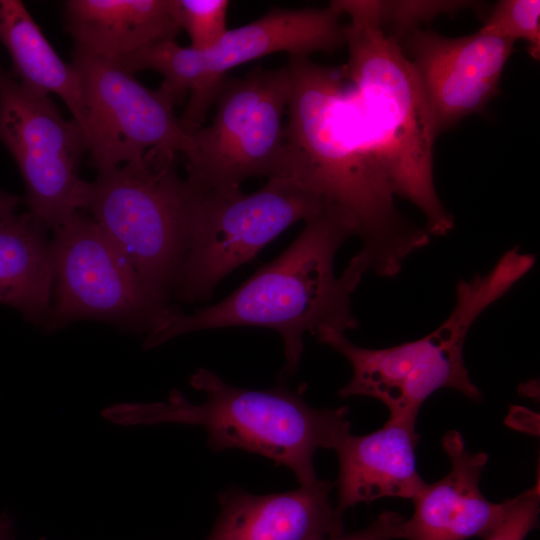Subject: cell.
I'll use <instances>...</instances> for the list:
<instances>
[{
  "label": "cell",
  "mask_w": 540,
  "mask_h": 540,
  "mask_svg": "<svg viewBox=\"0 0 540 540\" xmlns=\"http://www.w3.org/2000/svg\"><path fill=\"white\" fill-rule=\"evenodd\" d=\"M284 150L277 176L336 208L362 242L369 270L396 276L430 234L402 215L376 150L356 116L343 67L290 57Z\"/></svg>",
  "instance_id": "6da1fadb"
},
{
  "label": "cell",
  "mask_w": 540,
  "mask_h": 540,
  "mask_svg": "<svg viewBox=\"0 0 540 540\" xmlns=\"http://www.w3.org/2000/svg\"><path fill=\"white\" fill-rule=\"evenodd\" d=\"M351 235L354 232L345 217L323 203L277 258L216 304L189 314L173 308L147 334L144 347L150 349L201 330L269 328L282 338V376L293 375L302 357L306 333L316 335L323 329L345 333L359 326L352 311V295L369 267L356 253L341 275L334 272L337 251Z\"/></svg>",
  "instance_id": "7a4b0ae2"
},
{
  "label": "cell",
  "mask_w": 540,
  "mask_h": 540,
  "mask_svg": "<svg viewBox=\"0 0 540 540\" xmlns=\"http://www.w3.org/2000/svg\"><path fill=\"white\" fill-rule=\"evenodd\" d=\"M190 385L205 394L204 402L193 404L173 390L164 403H122L117 420L124 426H201L213 450L237 448L268 457L290 469L301 486L319 481L313 464L316 450L334 449L350 433L347 407L313 408L301 390L235 387L204 368L191 376Z\"/></svg>",
  "instance_id": "3957f363"
},
{
  "label": "cell",
  "mask_w": 540,
  "mask_h": 540,
  "mask_svg": "<svg viewBox=\"0 0 540 540\" xmlns=\"http://www.w3.org/2000/svg\"><path fill=\"white\" fill-rule=\"evenodd\" d=\"M349 59L343 66L358 121L384 167L396 196L414 204L430 235L454 226L436 192V138L417 75L398 40L372 22L343 26Z\"/></svg>",
  "instance_id": "277c9868"
},
{
  "label": "cell",
  "mask_w": 540,
  "mask_h": 540,
  "mask_svg": "<svg viewBox=\"0 0 540 540\" xmlns=\"http://www.w3.org/2000/svg\"><path fill=\"white\" fill-rule=\"evenodd\" d=\"M533 254L519 247L505 252L486 274L456 285L455 306L433 332L397 346L371 349L351 343L344 333L323 329L317 339L342 354L350 363L352 377L339 390L342 398L367 396L380 400L390 417L416 421L424 401L442 388L454 389L472 401L480 390L464 363L466 336L475 320L507 293L534 266Z\"/></svg>",
  "instance_id": "5b68a950"
},
{
  "label": "cell",
  "mask_w": 540,
  "mask_h": 540,
  "mask_svg": "<svg viewBox=\"0 0 540 540\" xmlns=\"http://www.w3.org/2000/svg\"><path fill=\"white\" fill-rule=\"evenodd\" d=\"M175 155L151 149L139 161L98 173L95 181H82L77 202L164 303L176 286L200 197L179 176Z\"/></svg>",
  "instance_id": "8992f818"
},
{
  "label": "cell",
  "mask_w": 540,
  "mask_h": 540,
  "mask_svg": "<svg viewBox=\"0 0 540 540\" xmlns=\"http://www.w3.org/2000/svg\"><path fill=\"white\" fill-rule=\"evenodd\" d=\"M323 201L296 183L270 177L257 191H200L186 256L174 288L178 300L207 301L218 283L252 260L285 229L316 215Z\"/></svg>",
  "instance_id": "52a82bcc"
},
{
  "label": "cell",
  "mask_w": 540,
  "mask_h": 540,
  "mask_svg": "<svg viewBox=\"0 0 540 540\" xmlns=\"http://www.w3.org/2000/svg\"><path fill=\"white\" fill-rule=\"evenodd\" d=\"M289 96L286 66L225 81L211 124L190 132L186 180L199 191H225L251 177L277 176Z\"/></svg>",
  "instance_id": "ba28073f"
},
{
  "label": "cell",
  "mask_w": 540,
  "mask_h": 540,
  "mask_svg": "<svg viewBox=\"0 0 540 540\" xmlns=\"http://www.w3.org/2000/svg\"><path fill=\"white\" fill-rule=\"evenodd\" d=\"M53 231L57 285L47 330L98 319L148 334L173 308L148 291L125 255L87 215L76 211Z\"/></svg>",
  "instance_id": "9c48e42d"
},
{
  "label": "cell",
  "mask_w": 540,
  "mask_h": 540,
  "mask_svg": "<svg viewBox=\"0 0 540 540\" xmlns=\"http://www.w3.org/2000/svg\"><path fill=\"white\" fill-rule=\"evenodd\" d=\"M82 84L87 150L98 173L139 161L151 149L185 156L191 133L159 88L150 90L120 63L75 49Z\"/></svg>",
  "instance_id": "30bf717a"
},
{
  "label": "cell",
  "mask_w": 540,
  "mask_h": 540,
  "mask_svg": "<svg viewBox=\"0 0 540 540\" xmlns=\"http://www.w3.org/2000/svg\"><path fill=\"white\" fill-rule=\"evenodd\" d=\"M0 142L26 186L29 213L55 229L77 209L87 151L82 128L62 117L48 95L35 92L0 69Z\"/></svg>",
  "instance_id": "8fae6325"
},
{
  "label": "cell",
  "mask_w": 540,
  "mask_h": 540,
  "mask_svg": "<svg viewBox=\"0 0 540 540\" xmlns=\"http://www.w3.org/2000/svg\"><path fill=\"white\" fill-rule=\"evenodd\" d=\"M398 43L410 56L436 136L486 107L514 51L513 42L480 31L450 38L417 28Z\"/></svg>",
  "instance_id": "7c38bea8"
},
{
  "label": "cell",
  "mask_w": 540,
  "mask_h": 540,
  "mask_svg": "<svg viewBox=\"0 0 540 540\" xmlns=\"http://www.w3.org/2000/svg\"><path fill=\"white\" fill-rule=\"evenodd\" d=\"M450 460L449 473L425 483L412 499L413 515L399 526L398 538L407 540H466L485 538L503 521L509 500L494 503L480 491L481 474L488 462L484 452L466 449L461 434L451 430L442 438Z\"/></svg>",
  "instance_id": "4fadbf2b"
},
{
  "label": "cell",
  "mask_w": 540,
  "mask_h": 540,
  "mask_svg": "<svg viewBox=\"0 0 540 540\" xmlns=\"http://www.w3.org/2000/svg\"><path fill=\"white\" fill-rule=\"evenodd\" d=\"M330 482L284 493L255 495L228 489L206 540H323L343 534V514L332 506Z\"/></svg>",
  "instance_id": "5bb4252c"
},
{
  "label": "cell",
  "mask_w": 540,
  "mask_h": 540,
  "mask_svg": "<svg viewBox=\"0 0 540 540\" xmlns=\"http://www.w3.org/2000/svg\"><path fill=\"white\" fill-rule=\"evenodd\" d=\"M415 426L416 421L389 418L372 433H348L338 442V512L383 497H415L425 484L416 467Z\"/></svg>",
  "instance_id": "9a60e30c"
},
{
  "label": "cell",
  "mask_w": 540,
  "mask_h": 540,
  "mask_svg": "<svg viewBox=\"0 0 540 540\" xmlns=\"http://www.w3.org/2000/svg\"><path fill=\"white\" fill-rule=\"evenodd\" d=\"M339 16L330 5L323 9H273L247 25L228 29L212 49L199 50L204 70L224 82L228 70L273 53L309 57L315 52H333L345 45Z\"/></svg>",
  "instance_id": "2e32d148"
},
{
  "label": "cell",
  "mask_w": 540,
  "mask_h": 540,
  "mask_svg": "<svg viewBox=\"0 0 540 540\" xmlns=\"http://www.w3.org/2000/svg\"><path fill=\"white\" fill-rule=\"evenodd\" d=\"M64 8L75 49L119 63L181 30L174 0H69Z\"/></svg>",
  "instance_id": "e0dca14e"
},
{
  "label": "cell",
  "mask_w": 540,
  "mask_h": 540,
  "mask_svg": "<svg viewBox=\"0 0 540 540\" xmlns=\"http://www.w3.org/2000/svg\"><path fill=\"white\" fill-rule=\"evenodd\" d=\"M46 228L29 212L0 220V303L24 318L44 324L51 309L55 280Z\"/></svg>",
  "instance_id": "ac0fdd59"
},
{
  "label": "cell",
  "mask_w": 540,
  "mask_h": 540,
  "mask_svg": "<svg viewBox=\"0 0 540 540\" xmlns=\"http://www.w3.org/2000/svg\"><path fill=\"white\" fill-rule=\"evenodd\" d=\"M0 41L10 55L19 82L35 92L59 96L83 130L80 75L72 63H65L57 55L19 0H0Z\"/></svg>",
  "instance_id": "d6986e66"
},
{
  "label": "cell",
  "mask_w": 540,
  "mask_h": 540,
  "mask_svg": "<svg viewBox=\"0 0 540 540\" xmlns=\"http://www.w3.org/2000/svg\"><path fill=\"white\" fill-rule=\"evenodd\" d=\"M472 1H350L348 13L351 17L369 20L382 29L391 28L389 34L399 40L403 35L425 21L441 14L456 13L464 8H472Z\"/></svg>",
  "instance_id": "ffe728a7"
},
{
  "label": "cell",
  "mask_w": 540,
  "mask_h": 540,
  "mask_svg": "<svg viewBox=\"0 0 540 540\" xmlns=\"http://www.w3.org/2000/svg\"><path fill=\"white\" fill-rule=\"evenodd\" d=\"M481 33L515 43L518 39L529 43L528 51L534 59L540 53V1L501 0L489 13Z\"/></svg>",
  "instance_id": "44dd1931"
},
{
  "label": "cell",
  "mask_w": 540,
  "mask_h": 540,
  "mask_svg": "<svg viewBox=\"0 0 540 540\" xmlns=\"http://www.w3.org/2000/svg\"><path fill=\"white\" fill-rule=\"evenodd\" d=\"M228 6L227 0H174L176 20L188 33L191 48L206 51L222 40Z\"/></svg>",
  "instance_id": "7402d4cb"
},
{
  "label": "cell",
  "mask_w": 540,
  "mask_h": 540,
  "mask_svg": "<svg viewBox=\"0 0 540 540\" xmlns=\"http://www.w3.org/2000/svg\"><path fill=\"white\" fill-rule=\"evenodd\" d=\"M539 481L532 488L509 499L501 524L483 540H524L537 525L539 515Z\"/></svg>",
  "instance_id": "603a6c76"
},
{
  "label": "cell",
  "mask_w": 540,
  "mask_h": 540,
  "mask_svg": "<svg viewBox=\"0 0 540 540\" xmlns=\"http://www.w3.org/2000/svg\"><path fill=\"white\" fill-rule=\"evenodd\" d=\"M403 517L396 512H383L364 529L348 535H338L323 540H392L398 538Z\"/></svg>",
  "instance_id": "cb8c5ba5"
},
{
  "label": "cell",
  "mask_w": 540,
  "mask_h": 540,
  "mask_svg": "<svg viewBox=\"0 0 540 540\" xmlns=\"http://www.w3.org/2000/svg\"><path fill=\"white\" fill-rule=\"evenodd\" d=\"M21 198L0 190V220L13 214Z\"/></svg>",
  "instance_id": "d4e9b609"
},
{
  "label": "cell",
  "mask_w": 540,
  "mask_h": 540,
  "mask_svg": "<svg viewBox=\"0 0 540 540\" xmlns=\"http://www.w3.org/2000/svg\"><path fill=\"white\" fill-rule=\"evenodd\" d=\"M12 521L7 514L0 516V540L12 539Z\"/></svg>",
  "instance_id": "484cf974"
},
{
  "label": "cell",
  "mask_w": 540,
  "mask_h": 540,
  "mask_svg": "<svg viewBox=\"0 0 540 540\" xmlns=\"http://www.w3.org/2000/svg\"><path fill=\"white\" fill-rule=\"evenodd\" d=\"M41 540H44V539H41Z\"/></svg>",
  "instance_id": "4316f807"
}]
</instances>
